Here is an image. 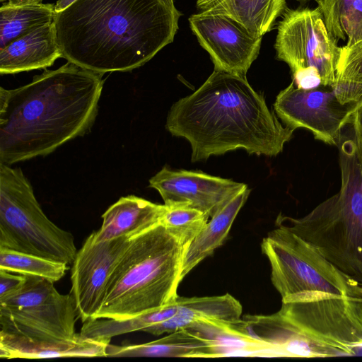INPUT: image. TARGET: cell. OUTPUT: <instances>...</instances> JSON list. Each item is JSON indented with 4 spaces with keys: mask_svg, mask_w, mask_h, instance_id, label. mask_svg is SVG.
Masks as SVG:
<instances>
[{
    "mask_svg": "<svg viewBox=\"0 0 362 362\" xmlns=\"http://www.w3.org/2000/svg\"><path fill=\"white\" fill-rule=\"evenodd\" d=\"M102 76L68 62L19 88L0 87V163L47 156L88 132L98 115Z\"/></svg>",
    "mask_w": 362,
    "mask_h": 362,
    "instance_id": "6da1fadb",
    "label": "cell"
},
{
    "mask_svg": "<svg viewBox=\"0 0 362 362\" xmlns=\"http://www.w3.org/2000/svg\"><path fill=\"white\" fill-rule=\"evenodd\" d=\"M180 15L163 0H76L53 23L62 57L103 74L151 60L173 42Z\"/></svg>",
    "mask_w": 362,
    "mask_h": 362,
    "instance_id": "7a4b0ae2",
    "label": "cell"
},
{
    "mask_svg": "<svg viewBox=\"0 0 362 362\" xmlns=\"http://www.w3.org/2000/svg\"><path fill=\"white\" fill-rule=\"evenodd\" d=\"M166 129L189 141L193 162L238 148L275 156L294 132L269 109L245 76L217 70L173 105Z\"/></svg>",
    "mask_w": 362,
    "mask_h": 362,
    "instance_id": "3957f363",
    "label": "cell"
},
{
    "mask_svg": "<svg viewBox=\"0 0 362 362\" xmlns=\"http://www.w3.org/2000/svg\"><path fill=\"white\" fill-rule=\"evenodd\" d=\"M185 249L160 223L132 238L113 269L95 319L127 320L174 302Z\"/></svg>",
    "mask_w": 362,
    "mask_h": 362,
    "instance_id": "277c9868",
    "label": "cell"
},
{
    "mask_svg": "<svg viewBox=\"0 0 362 362\" xmlns=\"http://www.w3.org/2000/svg\"><path fill=\"white\" fill-rule=\"evenodd\" d=\"M341 187L300 218L279 214L280 225L315 247L339 270L362 284V158L350 133L339 140Z\"/></svg>",
    "mask_w": 362,
    "mask_h": 362,
    "instance_id": "5b68a950",
    "label": "cell"
},
{
    "mask_svg": "<svg viewBox=\"0 0 362 362\" xmlns=\"http://www.w3.org/2000/svg\"><path fill=\"white\" fill-rule=\"evenodd\" d=\"M262 242L272 284L282 303L329 296L362 298V284L339 270L312 244L280 225Z\"/></svg>",
    "mask_w": 362,
    "mask_h": 362,
    "instance_id": "8992f818",
    "label": "cell"
},
{
    "mask_svg": "<svg viewBox=\"0 0 362 362\" xmlns=\"http://www.w3.org/2000/svg\"><path fill=\"white\" fill-rule=\"evenodd\" d=\"M0 247L71 264L74 235L42 210L20 168L0 163Z\"/></svg>",
    "mask_w": 362,
    "mask_h": 362,
    "instance_id": "52a82bcc",
    "label": "cell"
},
{
    "mask_svg": "<svg viewBox=\"0 0 362 362\" xmlns=\"http://www.w3.org/2000/svg\"><path fill=\"white\" fill-rule=\"evenodd\" d=\"M250 329L281 330L306 337L342 356L362 355V298L329 296L282 303L269 315L242 319Z\"/></svg>",
    "mask_w": 362,
    "mask_h": 362,
    "instance_id": "ba28073f",
    "label": "cell"
},
{
    "mask_svg": "<svg viewBox=\"0 0 362 362\" xmlns=\"http://www.w3.org/2000/svg\"><path fill=\"white\" fill-rule=\"evenodd\" d=\"M277 26L276 59L286 62L300 88H333L341 47L327 29L318 7L286 8Z\"/></svg>",
    "mask_w": 362,
    "mask_h": 362,
    "instance_id": "9c48e42d",
    "label": "cell"
},
{
    "mask_svg": "<svg viewBox=\"0 0 362 362\" xmlns=\"http://www.w3.org/2000/svg\"><path fill=\"white\" fill-rule=\"evenodd\" d=\"M77 317L72 295L61 294L44 278L27 276L18 291L0 298L1 331L33 340L74 339Z\"/></svg>",
    "mask_w": 362,
    "mask_h": 362,
    "instance_id": "30bf717a",
    "label": "cell"
},
{
    "mask_svg": "<svg viewBox=\"0 0 362 362\" xmlns=\"http://www.w3.org/2000/svg\"><path fill=\"white\" fill-rule=\"evenodd\" d=\"M359 103H341L329 87L304 89L291 81L276 96L274 111L286 127L308 129L315 139L337 146Z\"/></svg>",
    "mask_w": 362,
    "mask_h": 362,
    "instance_id": "8fae6325",
    "label": "cell"
},
{
    "mask_svg": "<svg viewBox=\"0 0 362 362\" xmlns=\"http://www.w3.org/2000/svg\"><path fill=\"white\" fill-rule=\"evenodd\" d=\"M130 239L95 242L90 235L77 252L72 263L71 294L83 323L96 318L111 274Z\"/></svg>",
    "mask_w": 362,
    "mask_h": 362,
    "instance_id": "7c38bea8",
    "label": "cell"
},
{
    "mask_svg": "<svg viewBox=\"0 0 362 362\" xmlns=\"http://www.w3.org/2000/svg\"><path fill=\"white\" fill-rule=\"evenodd\" d=\"M189 23L214 70L245 76L259 54L262 37L221 15L199 13L191 16Z\"/></svg>",
    "mask_w": 362,
    "mask_h": 362,
    "instance_id": "4fadbf2b",
    "label": "cell"
},
{
    "mask_svg": "<svg viewBox=\"0 0 362 362\" xmlns=\"http://www.w3.org/2000/svg\"><path fill=\"white\" fill-rule=\"evenodd\" d=\"M164 204L186 205L211 218L247 185L202 172L171 170L163 167L149 180Z\"/></svg>",
    "mask_w": 362,
    "mask_h": 362,
    "instance_id": "5bb4252c",
    "label": "cell"
},
{
    "mask_svg": "<svg viewBox=\"0 0 362 362\" xmlns=\"http://www.w3.org/2000/svg\"><path fill=\"white\" fill-rule=\"evenodd\" d=\"M110 341L85 337L80 333L70 340L40 341L1 331L0 357L6 359L106 357Z\"/></svg>",
    "mask_w": 362,
    "mask_h": 362,
    "instance_id": "9a60e30c",
    "label": "cell"
},
{
    "mask_svg": "<svg viewBox=\"0 0 362 362\" xmlns=\"http://www.w3.org/2000/svg\"><path fill=\"white\" fill-rule=\"evenodd\" d=\"M62 52L54 23L43 25L0 49V74H13L52 66Z\"/></svg>",
    "mask_w": 362,
    "mask_h": 362,
    "instance_id": "2e32d148",
    "label": "cell"
},
{
    "mask_svg": "<svg viewBox=\"0 0 362 362\" xmlns=\"http://www.w3.org/2000/svg\"><path fill=\"white\" fill-rule=\"evenodd\" d=\"M165 210V204L134 195L122 197L105 211L101 227L90 235L95 242L132 238L160 223Z\"/></svg>",
    "mask_w": 362,
    "mask_h": 362,
    "instance_id": "e0dca14e",
    "label": "cell"
},
{
    "mask_svg": "<svg viewBox=\"0 0 362 362\" xmlns=\"http://www.w3.org/2000/svg\"><path fill=\"white\" fill-rule=\"evenodd\" d=\"M177 313L169 320L153 325L143 330L158 336L184 329L196 321L204 319H215L228 322L240 320L242 305L231 295L204 297H180L177 298Z\"/></svg>",
    "mask_w": 362,
    "mask_h": 362,
    "instance_id": "ac0fdd59",
    "label": "cell"
},
{
    "mask_svg": "<svg viewBox=\"0 0 362 362\" xmlns=\"http://www.w3.org/2000/svg\"><path fill=\"white\" fill-rule=\"evenodd\" d=\"M187 327L210 341L213 358L281 357L274 346L240 330L234 322L204 318Z\"/></svg>",
    "mask_w": 362,
    "mask_h": 362,
    "instance_id": "d6986e66",
    "label": "cell"
},
{
    "mask_svg": "<svg viewBox=\"0 0 362 362\" xmlns=\"http://www.w3.org/2000/svg\"><path fill=\"white\" fill-rule=\"evenodd\" d=\"M107 356L213 358V354L209 339L185 327L147 343L122 346L109 344Z\"/></svg>",
    "mask_w": 362,
    "mask_h": 362,
    "instance_id": "ffe728a7",
    "label": "cell"
},
{
    "mask_svg": "<svg viewBox=\"0 0 362 362\" xmlns=\"http://www.w3.org/2000/svg\"><path fill=\"white\" fill-rule=\"evenodd\" d=\"M286 0H197L200 13L228 17L262 37L286 9Z\"/></svg>",
    "mask_w": 362,
    "mask_h": 362,
    "instance_id": "44dd1931",
    "label": "cell"
},
{
    "mask_svg": "<svg viewBox=\"0 0 362 362\" xmlns=\"http://www.w3.org/2000/svg\"><path fill=\"white\" fill-rule=\"evenodd\" d=\"M250 192V189L246 187L236 194L208 221L204 228L189 243L184 253L182 279L223 244Z\"/></svg>",
    "mask_w": 362,
    "mask_h": 362,
    "instance_id": "7402d4cb",
    "label": "cell"
},
{
    "mask_svg": "<svg viewBox=\"0 0 362 362\" xmlns=\"http://www.w3.org/2000/svg\"><path fill=\"white\" fill-rule=\"evenodd\" d=\"M54 16L53 4L2 3L0 8V49L15 39L53 22Z\"/></svg>",
    "mask_w": 362,
    "mask_h": 362,
    "instance_id": "603a6c76",
    "label": "cell"
},
{
    "mask_svg": "<svg viewBox=\"0 0 362 362\" xmlns=\"http://www.w3.org/2000/svg\"><path fill=\"white\" fill-rule=\"evenodd\" d=\"M177 299L154 311L133 317L129 319L117 320L109 318H98L83 323L80 334L95 339L110 340L112 337L144 329L173 317L177 312Z\"/></svg>",
    "mask_w": 362,
    "mask_h": 362,
    "instance_id": "cb8c5ba5",
    "label": "cell"
},
{
    "mask_svg": "<svg viewBox=\"0 0 362 362\" xmlns=\"http://www.w3.org/2000/svg\"><path fill=\"white\" fill-rule=\"evenodd\" d=\"M332 89L341 103L362 101V41L341 47Z\"/></svg>",
    "mask_w": 362,
    "mask_h": 362,
    "instance_id": "d4e9b609",
    "label": "cell"
},
{
    "mask_svg": "<svg viewBox=\"0 0 362 362\" xmlns=\"http://www.w3.org/2000/svg\"><path fill=\"white\" fill-rule=\"evenodd\" d=\"M68 266L64 262L0 247V269L12 273L44 278L54 283L65 275Z\"/></svg>",
    "mask_w": 362,
    "mask_h": 362,
    "instance_id": "484cf974",
    "label": "cell"
},
{
    "mask_svg": "<svg viewBox=\"0 0 362 362\" xmlns=\"http://www.w3.org/2000/svg\"><path fill=\"white\" fill-rule=\"evenodd\" d=\"M209 220V218L197 209L186 205H165L160 223L187 248Z\"/></svg>",
    "mask_w": 362,
    "mask_h": 362,
    "instance_id": "4316f807",
    "label": "cell"
},
{
    "mask_svg": "<svg viewBox=\"0 0 362 362\" xmlns=\"http://www.w3.org/2000/svg\"><path fill=\"white\" fill-rule=\"evenodd\" d=\"M355 0H317L325 23L329 31L336 37L344 40L346 35L341 27V18Z\"/></svg>",
    "mask_w": 362,
    "mask_h": 362,
    "instance_id": "83f0119b",
    "label": "cell"
},
{
    "mask_svg": "<svg viewBox=\"0 0 362 362\" xmlns=\"http://www.w3.org/2000/svg\"><path fill=\"white\" fill-rule=\"evenodd\" d=\"M341 27L347 37L346 46L362 41V0H355L341 18Z\"/></svg>",
    "mask_w": 362,
    "mask_h": 362,
    "instance_id": "f1b7e54d",
    "label": "cell"
},
{
    "mask_svg": "<svg viewBox=\"0 0 362 362\" xmlns=\"http://www.w3.org/2000/svg\"><path fill=\"white\" fill-rule=\"evenodd\" d=\"M26 279L25 275L13 274L12 272L0 269V298L18 291L25 283Z\"/></svg>",
    "mask_w": 362,
    "mask_h": 362,
    "instance_id": "f546056e",
    "label": "cell"
},
{
    "mask_svg": "<svg viewBox=\"0 0 362 362\" xmlns=\"http://www.w3.org/2000/svg\"><path fill=\"white\" fill-rule=\"evenodd\" d=\"M351 124L358 151L362 158V101L353 112Z\"/></svg>",
    "mask_w": 362,
    "mask_h": 362,
    "instance_id": "4dcf8cb0",
    "label": "cell"
},
{
    "mask_svg": "<svg viewBox=\"0 0 362 362\" xmlns=\"http://www.w3.org/2000/svg\"><path fill=\"white\" fill-rule=\"evenodd\" d=\"M76 0H57L54 4L55 13L62 11Z\"/></svg>",
    "mask_w": 362,
    "mask_h": 362,
    "instance_id": "1f68e13d",
    "label": "cell"
},
{
    "mask_svg": "<svg viewBox=\"0 0 362 362\" xmlns=\"http://www.w3.org/2000/svg\"><path fill=\"white\" fill-rule=\"evenodd\" d=\"M1 3H10L13 4H40L42 0H0Z\"/></svg>",
    "mask_w": 362,
    "mask_h": 362,
    "instance_id": "d6a6232c",
    "label": "cell"
},
{
    "mask_svg": "<svg viewBox=\"0 0 362 362\" xmlns=\"http://www.w3.org/2000/svg\"><path fill=\"white\" fill-rule=\"evenodd\" d=\"M169 7L175 8L173 0H163Z\"/></svg>",
    "mask_w": 362,
    "mask_h": 362,
    "instance_id": "836d02e7",
    "label": "cell"
},
{
    "mask_svg": "<svg viewBox=\"0 0 362 362\" xmlns=\"http://www.w3.org/2000/svg\"><path fill=\"white\" fill-rule=\"evenodd\" d=\"M298 1H303V0H298ZM315 1H317V0H315Z\"/></svg>",
    "mask_w": 362,
    "mask_h": 362,
    "instance_id": "e575fe53",
    "label": "cell"
}]
</instances>
